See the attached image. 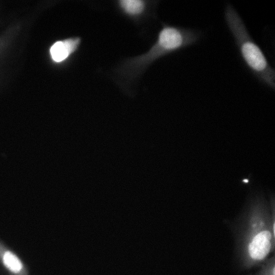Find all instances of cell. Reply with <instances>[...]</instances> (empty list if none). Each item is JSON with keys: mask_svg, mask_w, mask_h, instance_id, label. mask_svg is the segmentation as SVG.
Wrapping results in <instances>:
<instances>
[{"mask_svg": "<svg viewBox=\"0 0 275 275\" xmlns=\"http://www.w3.org/2000/svg\"><path fill=\"white\" fill-rule=\"evenodd\" d=\"M201 36L198 30L164 24L148 50L118 64L113 70L114 79L122 87H129L157 59L195 43Z\"/></svg>", "mask_w": 275, "mask_h": 275, "instance_id": "cell-2", "label": "cell"}, {"mask_svg": "<svg viewBox=\"0 0 275 275\" xmlns=\"http://www.w3.org/2000/svg\"><path fill=\"white\" fill-rule=\"evenodd\" d=\"M156 1L145 0H118L115 5L121 14L135 23H139L151 16Z\"/></svg>", "mask_w": 275, "mask_h": 275, "instance_id": "cell-4", "label": "cell"}, {"mask_svg": "<svg viewBox=\"0 0 275 275\" xmlns=\"http://www.w3.org/2000/svg\"><path fill=\"white\" fill-rule=\"evenodd\" d=\"M80 43L81 39L78 37H71L55 42L49 50L52 60L56 63L66 60L78 49Z\"/></svg>", "mask_w": 275, "mask_h": 275, "instance_id": "cell-5", "label": "cell"}, {"mask_svg": "<svg viewBox=\"0 0 275 275\" xmlns=\"http://www.w3.org/2000/svg\"><path fill=\"white\" fill-rule=\"evenodd\" d=\"M225 18L246 65L260 81L274 89L275 70L252 39L238 12L230 4H228L225 8Z\"/></svg>", "mask_w": 275, "mask_h": 275, "instance_id": "cell-3", "label": "cell"}, {"mask_svg": "<svg viewBox=\"0 0 275 275\" xmlns=\"http://www.w3.org/2000/svg\"><path fill=\"white\" fill-rule=\"evenodd\" d=\"M275 211L274 196H270L267 201L262 193L255 192L230 224L235 254L244 263H260L274 253Z\"/></svg>", "mask_w": 275, "mask_h": 275, "instance_id": "cell-1", "label": "cell"}, {"mask_svg": "<svg viewBox=\"0 0 275 275\" xmlns=\"http://www.w3.org/2000/svg\"><path fill=\"white\" fill-rule=\"evenodd\" d=\"M4 265L12 272L18 273L22 269V265L18 258L10 252H6L3 256Z\"/></svg>", "mask_w": 275, "mask_h": 275, "instance_id": "cell-6", "label": "cell"}]
</instances>
